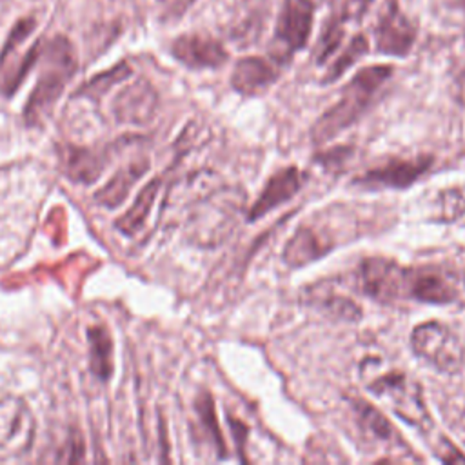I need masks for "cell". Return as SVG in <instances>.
Masks as SVG:
<instances>
[{"label":"cell","instance_id":"obj_6","mask_svg":"<svg viewBox=\"0 0 465 465\" xmlns=\"http://www.w3.org/2000/svg\"><path fill=\"white\" fill-rule=\"evenodd\" d=\"M35 438V420L27 403L9 392H0V458L22 456Z\"/></svg>","mask_w":465,"mask_h":465},{"label":"cell","instance_id":"obj_27","mask_svg":"<svg viewBox=\"0 0 465 465\" xmlns=\"http://www.w3.org/2000/svg\"><path fill=\"white\" fill-rule=\"evenodd\" d=\"M196 411L200 414V420L207 430V434L213 436L216 447H218V454L223 456V441H222V436H220V430H218V425H216V418H214V409H213V400L207 396V394H202L196 401Z\"/></svg>","mask_w":465,"mask_h":465},{"label":"cell","instance_id":"obj_22","mask_svg":"<svg viewBox=\"0 0 465 465\" xmlns=\"http://www.w3.org/2000/svg\"><path fill=\"white\" fill-rule=\"evenodd\" d=\"M131 74V67L125 62H120L118 65L93 76L89 82H85L84 85H80V89L76 91V96H87V98H100L102 94H105L114 84H120L122 80H125Z\"/></svg>","mask_w":465,"mask_h":465},{"label":"cell","instance_id":"obj_20","mask_svg":"<svg viewBox=\"0 0 465 465\" xmlns=\"http://www.w3.org/2000/svg\"><path fill=\"white\" fill-rule=\"evenodd\" d=\"M89 341V367L94 376L107 380L113 372V340L104 325L87 329Z\"/></svg>","mask_w":465,"mask_h":465},{"label":"cell","instance_id":"obj_16","mask_svg":"<svg viewBox=\"0 0 465 465\" xmlns=\"http://www.w3.org/2000/svg\"><path fill=\"white\" fill-rule=\"evenodd\" d=\"M409 298L425 303H449L456 298V289L441 271L409 269Z\"/></svg>","mask_w":465,"mask_h":465},{"label":"cell","instance_id":"obj_19","mask_svg":"<svg viewBox=\"0 0 465 465\" xmlns=\"http://www.w3.org/2000/svg\"><path fill=\"white\" fill-rule=\"evenodd\" d=\"M327 240L311 227L298 229L283 249V260L291 267H302L322 258L329 251Z\"/></svg>","mask_w":465,"mask_h":465},{"label":"cell","instance_id":"obj_23","mask_svg":"<svg viewBox=\"0 0 465 465\" xmlns=\"http://www.w3.org/2000/svg\"><path fill=\"white\" fill-rule=\"evenodd\" d=\"M356 412H358V420H360V425H361L363 432L371 434V438L380 440V441L391 440L392 427L381 416V412H378L376 409H372V407H369L367 403H361V401L356 403Z\"/></svg>","mask_w":465,"mask_h":465},{"label":"cell","instance_id":"obj_24","mask_svg":"<svg viewBox=\"0 0 465 465\" xmlns=\"http://www.w3.org/2000/svg\"><path fill=\"white\" fill-rule=\"evenodd\" d=\"M369 49V44H367V38L358 35L354 36L347 47L341 51V54L332 62V65L329 67L327 74H325V82H334L341 73H345L356 60H360Z\"/></svg>","mask_w":465,"mask_h":465},{"label":"cell","instance_id":"obj_8","mask_svg":"<svg viewBox=\"0 0 465 465\" xmlns=\"http://www.w3.org/2000/svg\"><path fill=\"white\" fill-rule=\"evenodd\" d=\"M361 287L378 302L409 298V269L392 260L369 258L361 265Z\"/></svg>","mask_w":465,"mask_h":465},{"label":"cell","instance_id":"obj_14","mask_svg":"<svg viewBox=\"0 0 465 465\" xmlns=\"http://www.w3.org/2000/svg\"><path fill=\"white\" fill-rule=\"evenodd\" d=\"M278 78V69L265 58L245 56L236 62L231 84L232 87L247 96L263 93Z\"/></svg>","mask_w":465,"mask_h":465},{"label":"cell","instance_id":"obj_1","mask_svg":"<svg viewBox=\"0 0 465 465\" xmlns=\"http://www.w3.org/2000/svg\"><path fill=\"white\" fill-rule=\"evenodd\" d=\"M36 62L40 64V74L24 109V118L31 125L47 118L54 102L60 98L67 82L78 69L74 47L65 36L40 40Z\"/></svg>","mask_w":465,"mask_h":465},{"label":"cell","instance_id":"obj_25","mask_svg":"<svg viewBox=\"0 0 465 465\" xmlns=\"http://www.w3.org/2000/svg\"><path fill=\"white\" fill-rule=\"evenodd\" d=\"M465 213V187H449L436 200V216L440 220H456Z\"/></svg>","mask_w":465,"mask_h":465},{"label":"cell","instance_id":"obj_21","mask_svg":"<svg viewBox=\"0 0 465 465\" xmlns=\"http://www.w3.org/2000/svg\"><path fill=\"white\" fill-rule=\"evenodd\" d=\"M160 183L162 180L160 178H154L151 180L136 196L134 203L127 209L125 214H122L118 220H116V229L122 231L124 234H134L147 220L151 209H153V203L158 196V191H160Z\"/></svg>","mask_w":465,"mask_h":465},{"label":"cell","instance_id":"obj_17","mask_svg":"<svg viewBox=\"0 0 465 465\" xmlns=\"http://www.w3.org/2000/svg\"><path fill=\"white\" fill-rule=\"evenodd\" d=\"M113 147L91 151V149H78L69 147L65 154V171L67 176L74 182L91 183L94 182L109 165Z\"/></svg>","mask_w":465,"mask_h":465},{"label":"cell","instance_id":"obj_9","mask_svg":"<svg viewBox=\"0 0 465 465\" xmlns=\"http://www.w3.org/2000/svg\"><path fill=\"white\" fill-rule=\"evenodd\" d=\"M414 38L416 29L412 22L398 7V4L394 0L383 4L374 29L378 51L392 56H403L411 51Z\"/></svg>","mask_w":465,"mask_h":465},{"label":"cell","instance_id":"obj_7","mask_svg":"<svg viewBox=\"0 0 465 465\" xmlns=\"http://www.w3.org/2000/svg\"><path fill=\"white\" fill-rule=\"evenodd\" d=\"M367 387L380 398L387 400L392 411L401 416L407 423L425 425L429 414L423 407L420 389L416 381H411L401 372H385L374 376Z\"/></svg>","mask_w":465,"mask_h":465},{"label":"cell","instance_id":"obj_18","mask_svg":"<svg viewBox=\"0 0 465 465\" xmlns=\"http://www.w3.org/2000/svg\"><path fill=\"white\" fill-rule=\"evenodd\" d=\"M149 169V160L147 158H138V160H133L131 163L124 165L96 194H94V200L100 203V205H105L109 209L120 205L127 194H129V189L142 178V174Z\"/></svg>","mask_w":465,"mask_h":465},{"label":"cell","instance_id":"obj_11","mask_svg":"<svg viewBox=\"0 0 465 465\" xmlns=\"http://www.w3.org/2000/svg\"><path fill=\"white\" fill-rule=\"evenodd\" d=\"M173 56L191 69L220 67L227 60V53L218 40L202 33H187L178 36L171 45Z\"/></svg>","mask_w":465,"mask_h":465},{"label":"cell","instance_id":"obj_29","mask_svg":"<svg viewBox=\"0 0 465 465\" xmlns=\"http://www.w3.org/2000/svg\"><path fill=\"white\" fill-rule=\"evenodd\" d=\"M372 0H347L345 5H343V11H341V16L343 18H349V16H360L367 5L371 4Z\"/></svg>","mask_w":465,"mask_h":465},{"label":"cell","instance_id":"obj_26","mask_svg":"<svg viewBox=\"0 0 465 465\" xmlns=\"http://www.w3.org/2000/svg\"><path fill=\"white\" fill-rule=\"evenodd\" d=\"M343 16L340 15L338 18H331L329 24L325 25L322 36H320V44H318V62H325L340 45L341 36H343Z\"/></svg>","mask_w":465,"mask_h":465},{"label":"cell","instance_id":"obj_12","mask_svg":"<svg viewBox=\"0 0 465 465\" xmlns=\"http://www.w3.org/2000/svg\"><path fill=\"white\" fill-rule=\"evenodd\" d=\"M303 182H305V174L302 171H298L296 167H287L283 171H278L276 174H272L269 178V182L262 189L260 196L252 203V207L249 211V218L258 220L263 214H267L269 211L276 209L280 203L291 200L300 191Z\"/></svg>","mask_w":465,"mask_h":465},{"label":"cell","instance_id":"obj_3","mask_svg":"<svg viewBox=\"0 0 465 465\" xmlns=\"http://www.w3.org/2000/svg\"><path fill=\"white\" fill-rule=\"evenodd\" d=\"M242 196L222 189H213L209 194L196 200L189 211L187 231L193 242L214 243L232 225L236 211L242 207Z\"/></svg>","mask_w":465,"mask_h":465},{"label":"cell","instance_id":"obj_31","mask_svg":"<svg viewBox=\"0 0 465 465\" xmlns=\"http://www.w3.org/2000/svg\"><path fill=\"white\" fill-rule=\"evenodd\" d=\"M314 2H322V0H312V4H314Z\"/></svg>","mask_w":465,"mask_h":465},{"label":"cell","instance_id":"obj_13","mask_svg":"<svg viewBox=\"0 0 465 465\" xmlns=\"http://www.w3.org/2000/svg\"><path fill=\"white\" fill-rule=\"evenodd\" d=\"M156 107V93L145 80L124 87L114 98V116L124 124H145Z\"/></svg>","mask_w":465,"mask_h":465},{"label":"cell","instance_id":"obj_10","mask_svg":"<svg viewBox=\"0 0 465 465\" xmlns=\"http://www.w3.org/2000/svg\"><path fill=\"white\" fill-rule=\"evenodd\" d=\"M312 0H285L276 22V44L282 56L302 49L311 35Z\"/></svg>","mask_w":465,"mask_h":465},{"label":"cell","instance_id":"obj_4","mask_svg":"<svg viewBox=\"0 0 465 465\" xmlns=\"http://www.w3.org/2000/svg\"><path fill=\"white\" fill-rule=\"evenodd\" d=\"M35 27H36V20L33 16L20 18L13 25V29L0 51V91L7 96L13 94L20 87L25 74L36 65L40 40L35 42L25 53L20 51V47L31 36Z\"/></svg>","mask_w":465,"mask_h":465},{"label":"cell","instance_id":"obj_28","mask_svg":"<svg viewBox=\"0 0 465 465\" xmlns=\"http://www.w3.org/2000/svg\"><path fill=\"white\" fill-rule=\"evenodd\" d=\"M325 309L332 314V316H336V318H341V320H358L360 318V307L354 303V302H351V300H347V298H331V300H327L325 302Z\"/></svg>","mask_w":465,"mask_h":465},{"label":"cell","instance_id":"obj_30","mask_svg":"<svg viewBox=\"0 0 465 465\" xmlns=\"http://www.w3.org/2000/svg\"><path fill=\"white\" fill-rule=\"evenodd\" d=\"M160 2H162V5L167 9V13H171V15H182L193 0H160Z\"/></svg>","mask_w":465,"mask_h":465},{"label":"cell","instance_id":"obj_15","mask_svg":"<svg viewBox=\"0 0 465 465\" xmlns=\"http://www.w3.org/2000/svg\"><path fill=\"white\" fill-rule=\"evenodd\" d=\"M429 165L427 158L418 160H394L372 171H367L358 183L365 187H407L411 185Z\"/></svg>","mask_w":465,"mask_h":465},{"label":"cell","instance_id":"obj_2","mask_svg":"<svg viewBox=\"0 0 465 465\" xmlns=\"http://www.w3.org/2000/svg\"><path fill=\"white\" fill-rule=\"evenodd\" d=\"M392 67L372 65L361 69L341 91L340 100L329 107L312 127L314 142L322 143L334 138L340 131L354 124L371 105L381 84L391 76Z\"/></svg>","mask_w":465,"mask_h":465},{"label":"cell","instance_id":"obj_5","mask_svg":"<svg viewBox=\"0 0 465 465\" xmlns=\"http://www.w3.org/2000/svg\"><path fill=\"white\" fill-rule=\"evenodd\" d=\"M411 345L420 358L443 372H456L465 360L461 341L440 322L418 325L411 334Z\"/></svg>","mask_w":465,"mask_h":465}]
</instances>
